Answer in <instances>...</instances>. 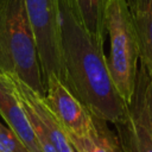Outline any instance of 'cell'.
Masks as SVG:
<instances>
[{
  "label": "cell",
  "instance_id": "obj_12",
  "mask_svg": "<svg viewBox=\"0 0 152 152\" xmlns=\"http://www.w3.org/2000/svg\"><path fill=\"white\" fill-rule=\"evenodd\" d=\"M0 152H28L26 146L7 126L0 122Z\"/></svg>",
  "mask_w": 152,
  "mask_h": 152
},
{
  "label": "cell",
  "instance_id": "obj_3",
  "mask_svg": "<svg viewBox=\"0 0 152 152\" xmlns=\"http://www.w3.org/2000/svg\"><path fill=\"white\" fill-rule=\"evenodd\" d=\"M106 31L110 40L108 70L118 93L129 104L135 90L139 49L126 0H108Z\"/></svg>",
  "mask_w": 152,
  "mask_h": 152
},
{
  "label": "cell",
  "instance_id": "obj_13",
  "mask_svg": "<svg viewBox=\"0 0 152 152\" xmlns=\"http://www.w3.org/2000/svg\"><path fill=\"white\" fill-rule=\"evenodd\" d=\"M145 101H146V109H147V115H148V121L152 131V78H148L146 90H145Z\"/></svg>",
  "mask_w": 152,
  "mask_h": 152
},
{
  "label": "cell",
  "instance_id": "obj_9",
  "mask_svg": "<svg viewBox=\"0 0 152 152\" xmlns=\"http://www.w3.org/2000/svg\"><path fill=\"white\" fill-rule=\"evenodd\" d=\"M138 42L140 64L152 78V0H126Z\"/></svg>",
  "mask_w": 152,
  "mask_h": 152
},
{
  "label": "cell",
  "instance_id": "obj_11",
  "mask_svg": "<svg viewBox=\"0 0 152 152\" xmlns=\"http://www.w3.org/2000/svg\"><path fill=\"white\" fill-rule=\"evenodd\" d=\"M86 28L96 38L104 40L106 7L108 0H72Z\"/></svg>",
  "mask_w": 152,
  "mask_h": 152
},
{
  "label": "cell",
  "instance_id": "obj_10",
  "mask_svg": "<svg viewBox=\"0 0 152 152\" xmlns=\"http://www.w3.org/2000/svg\"><path fill=\"white\" fill-rule=\"evenodd\" d=\"M91 127L84 135L66 134L75 152H125L124 146L108 128V122L91 114Z\"/></svg>",
  "mask_w": 152,
  "mask_h": 152
},
{
  "label": "cell",
  "instance_id": "obj_8",
  "mask_svg": "<svg viewBox=\"0 0 152 152\" xmlns=\"http://www.w3.org/2000/svg\"><path fill=\"white\" fill-rule=\"evenodd\" d=\"M14 83L15 91L21 101H24L37 115L39 119L43 129L45 131L46 135L50 138L51 142L56 147L57 152H75L71 142L69 141V138L66 135V132L64 131L63 126L58 121V119L55 116L52 110L49 108L44 96L39 95L31 88H28L26 84H24L20 80L10 76Z\"/></svg>",
  "mask_w": 152,
  "mask_h": 152
},
{
  "label": "cell",
  "instance_id": "obj_5",
  "mask_svg": "<svg viewBox=\"0 0 152 152\" xmlns=\"http://www.w3.org/2000/svg\"><path fill=\"white\" fill-rule=\"evenodd\" d=\"M148 78L147 71L140 64L134 95L128 104L127 120L115 126L125 152H152V131L145 101V90Z\"/></svg>",
  "mask_w": 152,
  "mask_h": 152
},
{
  "label": "cell",
  "instance_id": "obj_7",
  "mask_svg": "<svg viewBox=\"0 0 152 152\" xmlns=\"http://www.w3.org/2000/svg\"><path fill=\"white\" fill-rule=\"evenodd\" d=\"M0 115L28 152H42L37 135L18 97L14 83L8 75L0 74Z\"/></svg>",
  "mask_w": 152,
  "mask_h": 152
},
{
  "label": "cell",
  "instance_id": "obj_2",
  "mask_svg": "<svg viewBox=\"0 0 152 152\" xmlns=\"http://www.w3.org/2000/svg\"><path fill=\"white\" fill-rule=\"evenodd\" d=\"M0 74L20 80L44 96L37 43L24 0H0Z\"/></svg>",
  "mask_w": 152,
  "mask_h": 152
},
{
  "label": "cell",
  "instance_id": "obj_6",
  "mask_svg": "<svg viewBox=\"0 0 152 152\" xmlns=\"http://www.w3.org/2000/svg\"><path fill=\"white\" fill-rule=\"evenodd\" d=\"M44 99L66 134L84 135L91 127V113L66 89L57 76L45 81Z\"/></svg>",
  "mask_w": 152,
  "mask_h": 152
},
{
  "label": "cell",
  "instance_id": "obj_1",
  "mask_svg": "<svg viewBox=\"0 0 152 152\" xmlns=\"http://www.w3.org/2000/svg\"><path fill=\"white\" fill-rule=\"evenodd\" d=\"M61 61L66 89L95 116L122 124L128 104L118 93L103 52V40L83 25L72 0H59Z\"/></svg>",
  "mask_w": 152,
  "mask_h": 152
},
{
  "label": "cell",
  "instance_id": "obj_4",
  "mask_svg": "<svg viewBox=\"0 0 152 152\" xmlns=\"http://www.w3.org/2000/svg\"><path fill=\"white\" fill-rule=\"evenodd\" d=\"M37 43L43 80L55 75L62 82L59 0H24Z\"/></svg>",
  "mask_w": 152,
  "mask_h": 152
}]
</instances>
